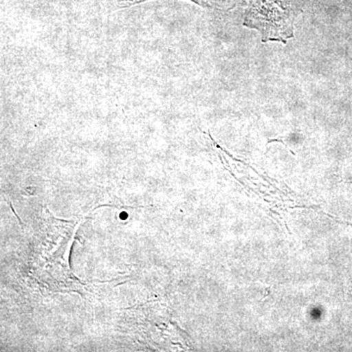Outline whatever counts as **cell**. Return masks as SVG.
I'll return each instance as SVG.
<instances>
[{"mask_svg": "<svg viewBox=\"0 0 352 352\" xmlns=\"http://www.w3.org/2000/svg\"><path fill=\"white\" fill-rule=\"evenodd\" d=\"M104 1H105V0H104Z\"/></svg>", "mask_w": 352, "mask_h": 352, "instance_id": "cell-3", "label": "cell"}, {"mask_svg": "<svg viewBox=\"0 0 352 352\" xmlns=\"http://www.w3.org/2000/svg\"><path fill=\"white\" fill-rule=\"evenodd\" d=\"M148 0H105L106 6L113 10H119V9L129 8V7L138 6V4L143 3ZM190 1L195 2L201 7L205 8H214V7L220 6V0H190Z\"/></svg>", "mask_w": 352, "mask_h": 352, "instance_id": "cell-2", "label": "cell"}, {"mask_svg": "<svg viewBox=\"0 0 352 352\" xmlns=\"http://www.w3.org/2000/svg\"><path fill=\"white\" fill-rule=\"evenodd\" d=\"M294 18L291 0H252L244 25L261 32L263 41L286 43L294 36Z\"/></svg>", "mask_w": 352, "mask_h": 352, "instance_id": "cell-1", "label": "cell"}]
</instances>
